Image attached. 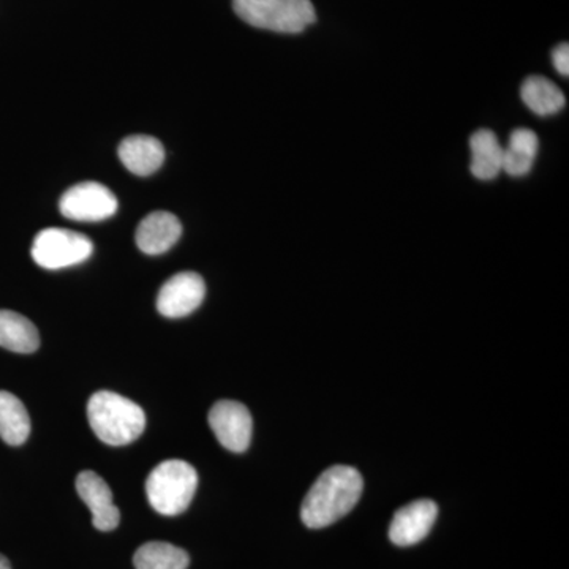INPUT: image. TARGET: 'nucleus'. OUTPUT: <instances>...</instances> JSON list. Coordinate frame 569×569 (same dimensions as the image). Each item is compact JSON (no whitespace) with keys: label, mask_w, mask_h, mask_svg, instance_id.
<instances>
[{"label":"nucleus","mask_w":569,"mask_h":569,"mask_svg":"<svg viewBox=\"0 0 569 569\" xmlns=\"http://www.w3.org/2000/svg\"><path fill=\"white\" fill-rule=\"evenodd\" d=\"M552 62L561 77L568 78L569 74V47L568 43H561L552 51Z\"/></svg>","instance_id":"19"},{"label":"nucleus","mask_w":569,"mask_h":569,"mask_svg":"<svg viewBox=\"0 0 569 569\" xmlns=\"http://www.w3.org/2000/svg\"><path fill=\"white\" fill-rule=\"evenodd\" d=\"M119 159L130 173L151 176L164 162L162 142L148 134H133L126 138L119 146Z\"/></svg>","instance_id":"12"},{"label":"nucleus","mask_w":569,"mask_h":569,"mask_svg":"<svg viewBox=\"0 0 569 569\" xmlns=\"http://www.w3.org/2000/svg\"><path fill=\"white\" fill-rule=\"evenodd\" d=\"M31 436V418L20 399L0 391V438L10 447H20Z\"/></svg>","instance_id":"17"},{"label":"nucleus","mask_w":569,"mask_h":569,"mask_svg":"<svg viewBox=\"0 0 569 569\" xmlns=\"http://www.w3.org/2000/svg\"><path fill=\"white\" fill-rule=\"evenodd\" d=\"M470 171L479 181H492L503 171V148L496 133L478 130L470 138Z\"/></svg>","instance_id":"13"},{"label":"nucleus","mask_w":569,"mask_h":569,"mask_svg":"<svg viewBox=\"0 0 569 569\" xmlns=\"http://www.w3.org/2000/svg\"><path fill=\"white\" fill-rule=\"evenodd\" d=\"M88 418L93 433L110 447H126L144 432L142 408L116 392H96L89 399Z\"/></svg>","instance_id":"2"},{"label":"nucleus","mask_w":569,"mask_h":569,"mask_svg":"<svg viewBox=\"0 0 569 569\" xmlns=\"http://www.w3.org/2000/svg\"><path fill=\"white\" fill-rule=\"evenodd\" d=\"M539 148L538 134L533 130L518 129L509 137L503 148V171L515 178L529 174L537 160Z\"/></svg>","instance_id":"16"},{"label":"nucleus","mask_w":569,"mask_h":569,"mask_svg":"<svg viewBox=\"0 0 569 569\" xmlns=\"http://www.w3.org/2000/svg\"><path fill=\"white\" fill-rule=\"evenodd\" d=\"M0 569H11L10 561L0 553Z\"/></svg>","instance_id":"20"},{"label":"nucleus","mask_w":569,"mask_h":569,"mask_svg":"<svg viewBox=\"0 0 569 569\" xmlns=\"http://www.w3.org/2000/svg\"><path fill=\"white\" fill-rule=\"evenodd\" d=\"M234 13L266 31L299 33L317 21L310 0H233Z\"/></svg>","instance_id":"4"},{"label":"nucleus","mask_w":569,"mask_h":569,"mask_svg":"<svg viewBox=\"0 0 569 569\" xmlns=\"http://www.w3.org/2000/svg\"><path fill=\"white\" fill-rule=\"evenodd\" d=\"M209 426L219 443L231 452H244L252 441L253 421L249 408L234 400H220L209 411Z\"/></svg>","instance_id":"7"},{"label":"nucleus","mask_w":569,"mask_h":569,"mask_svg":"<svg viewBox=\"0 0 569 569\" xmlns=\"http://www.w3.org/2000/svg\"><path fill=\"white\" fill-rule=\"evenodd\" d=\"M182 224L171 212L157 211L142 219L137 230V246L142 253L162 254L179 241Z\"/></svg>","instance_id":"11"},{"label":"nucleus","mask_w":569,"mask_h":569,"mask_svg":"<svg viewBox=\"0 0 569 569\" xmlns=\"http://www.w3.org/2000/svg\"><path fill=\"white\" fill-rule=\"evenodd\" d=\"M189 563V553L170 542H146L133 557L137 569H187Z\"/></svg>","instance_id":"18"},{"label":"nucleus","mask_w":569,"mask_h":569,"mask_svg":"<svg viewBox=\"0 0 569 569\" xmlns=\"http://www.w3.org/2000/svg\"><path fill=\"white\" fill-rule=\"evenodd\" d=\"M78 496L91 509L92 523L97 530L111 531L118 529L121 512L112 501L110 486L96 471H81L77 478Z\"/></svg>","instance_id":"10"},{"label":"nucleus","mask_w":569,"mask_h":569,"mask_svg":"<svg viewBox=\"0 0 569 569\" xmlns=\"http://www.w3.org/2000/svg\"><path fill=\"white\" fill-rule=\"evenodd\" d=\"M116 194L99 182H81L70 187L59 201L66 219L73 222H103L118 211Z\"/></svg>","instance_id":"6"},{"label":"nucleus","mask_w":569,"mask_h":569,"mask_svg":"<svg viewBox=\"0 0 569 569\" xmlns=\"http://www.w3.org/2000/svg\"><path fill=\"white\" fill-rule=\"evenodd\" d=\"M520 97L526 107L538 116L557 114L567 104L565 93L561 92L559 86L539 74H533L523 81Z\"/></svg>","instance_id":"15"},{"label":"nucleus","mask_w":569,"mask_h":569,"mask_svg":"<svg viewBox=\"0 0 569 569\" xmlns=\"http://www.w3.org/2000/svg\"><path fill=\"white\" fill-rule=\"evenodd\" d=\"M92 250L88 236L63 228H47L33 239L32 258L40 268L58 271L84 263L91 258Z\"/></svg>","instance_id":"5"},{"label":"nucleus","mask_w":569,"mask_h":569,"mask_svg":"<svg viewBox=\"0 0 569 569\" xmlns=\"http://www.w3.org/2000/svg\"><path fill=\"white\" fill-rule=\"evenodd\" d=\"M206 284L197 272H181L164 282L157 296V310L167 318H182L204 301Z\"/></svg>","instance_id":"8"},{"label":"nucleus","mask_w":569,"mask_h":569,"mask_svg":"<svg viewBox=\"0 0 569 569\" xmlns=\"http://www.w3.org/2000/svg\"><path fill=\"white\" fill-rule=\"evenodd\" d=\"M438 516V507L432 500H417L400 508L389 527V539L400 548L418 545L430 533Z\"/></svg>","instance_id":"9"},{"label":"nucleus","mask_w":569,"mask_h":569,"mask_svg":"<svg viewBox=\"0 0 569 569\" xmlns=\"http://www.w3.org/2000/svg\"><path fill=\"white\" fill-rule=\"evenodd\" d=\"M197 488V470L179 459L164 460L153 468L146 481L149 503L163 516H178L186 511Z\"/></svg>","instance_id":"3"},{"label":"nucleus","mask_w":569,"mask_h":569,"mask_svg":"<svg viewBox=\"0 0 569 569\" xmlns=\"http://www.w3.org/2000/svg\"><path fill=\"white\" fill-rule=\"evenodd\" d=\"M362 489L365 481L356 468H328L307 492L301 508L302 522L313 530L332 526L358 505Z\"/></svg>","instance_id":"1"},{"label":"nucleus","mask_w":569,"mask_h":569,"mask_svg":"<svg viewBox=\"0 0 569 569\" xmlns=\"http://www.w3.org/2000/svg\"><path fill=\"white\" fill-rule=\"evenodd\" d=\"M0 347L24 355L39 350L40 336L36 325L21 313L0 310Z\"/></svg>","instance_id":"14"}]
</instances>
